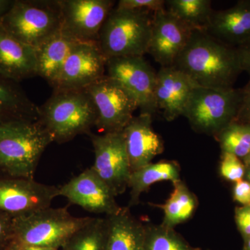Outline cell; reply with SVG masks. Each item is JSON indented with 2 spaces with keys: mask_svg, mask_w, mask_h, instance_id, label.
Instances as JSON below:
<instances>
[{
  "mask_svg": "<svg viewBox=\"0 0 250 250\" xmlns=\"http://www.w3.org/2000/svg\"><path fill=\"white\" fill-rule=\"evenodd\" d=\"M106 59L97 42H77L54 89H85L104 76Z\"/></svg>",
  "mask_w": 250,
  "mask_h": 250,
  "instance_id": "14",
  "label": "cell"
},
{
  "mask_svg": "<svg viewBox=\"0 0 250 250\" xmlns=\"http://www.w3.org/2000/svg\"><path fill=\"white\" fill-rule=\"evenodd\" d=\"M144 250H202L190 246L183 236L162 223L145 224Z\"/></svg>",
  "mask_w": 250,
  "mask_h": 250,
  "instance_id": "27",
  "label": "cell"
},
{
  "mask_svg": "<svg viewBox=\"0 0 250 250\" xmlns=\"http://www.w3.org/2000/svg\"><path fill=\"white\" fill-rule=\"evenodd\" d=\"M193 30L166 9L154 13L147 53L161 67L172 66Z\"/></svg>",
  "mask_w": 250,
  "mask_h": 250,
  "instance_id": "15",
  "label": "cell"
},
{
  "mask_svg": "<svg viewBox=\"0 0 250 250\" xmlns=\"http://www.w3.org/2000/svg\"><path fill=\"white\" fill-rule=\"evenodd\" d=\"M91 219L73 216L66 207H51L16 217L13 219L12 241L5 250L25 246L62 249L69 238Z\"/></svg>",
  "mask_w": 250,
  "mask_h": 250,
  "instance_id": "4",
  "label": "cell"
},
{
  "mask_svg": "<svg viewBox=\"0 0 250 250\" xmlns=\"http://www.w3.org/2000/svg\"><path fill=\"white\" fill-rule=\"evenodd\" d=\"M165 9L192 30L206 31L213 11L210 0H167Z\"/></svg>",
  "mask_w": 250,
  "mask_h": 250,
  "instance_id": "25",
  "label": "cell"
},
{
  "mask_svg": "<svg viewBox=\"0 0 250 250\" xmlns=\"http://www.w3.org/2000/svg\"><path fill=\"white\" fill-rule=\"evenodd\" d=\"M0 76L18 83L37 76L36 49L18 40L1 26Z\"/></svg>",
  "mask_w": 250,
  "mask_h": 250,
  "instance_id": "18",
  "label": "cell"
},
{
  "mask_svg": "<svg viewBox=\"0 0 250 250\" xmlns=\"http://www.w3.org/2000/svg\"><path fill=\"white\" fill-rule=\"evenodd\" d=\"M172 67L197 86L213 89L233 88L242 72L236 48L204 31L194 30Z\"/></svg>",
  "mask_w": 250,
  "mask_h": 250,
  "instance_id": "1",
  "label": "cell"
},
{
  "mask_svg": "<svg viewBox=\"0 0 250 250\" xmlns=\"http://www.w3.org/2000/svg\"><path fill=\"white\" fill-rule=\"evenodd\" d=\"M39 122L48 130L54 142H69L81 134H89L96 126L98 111L85 89H54L39 106Z\"/></svg>",
  "mask_w": 250,
  "mask_h": 250,
  "instance_id": "2",
  "label": "cell"
},
{
  "mask_svg": "<svg viewBox=\"0 0 250 250\" xmlns=\"http://www.w3.org/2000/svg\"><path fill=\"white\" fill-rule=\"evenodd\" d=\"M173 190L164 204L154 205L164 212L163 225L174 228L188 221L195 214L198 200L182 179L173 183Z\"/></svg>",
  "mask_w": 250,
  "mask_h": 250,
  "instance_id": "24",
  "label": "cell"
},
{
  "mask_svg": "<svg viewBox=\"0 0 250 250\" xmlns=\"http://www.w3.org/2000/svg\"><path fill=\"white\" fill-rule=\"evenodd\" d=\"M61 34L80 42H97L100 31L115 7L113 0H59Z\"/></svg>",
  "mask_w": 250,
  "mask_h": 250,
  "instance_id": "11",
  "label": "cell"
},
{
  "mask_svg": "<svg viewBox=\"0 0 250 250\" xmlns=\"http://www.w3.org/2000/svg\"><path fill=\"white\" fill-rule=\"evenodd\" d=\"M241 100V89L196 86L186 104L182 116L195 132L216 138L236 120Z\"/></svg>",
  "mask_w": 250,
  "mask_h": 250,
  "instance_id": "7",
  "label": "cell"
},
{
  "mask_svg": "<svg viewBox=\"0 0 250 250\" xmlns=\"http://www.w3.org/2000/svg\"><path fill=\"white\" fill-rule=\"evenodd\" d=\"M106 219L92 218L69 238L62 250H106Z\"/></svg>",
  "mask_w": 250,
  "mask_h": 250,
  "instance_id": "26",
  "label": "cell"
},
{
  "mask_svg": "<svg viewBox=\"0 0 250 250\" xmlns=\"http://www.w3.org/2000/svg\"><path fill=\"white\" fill-rule=\"evenodd\" d=\"M106 70L108 77L118 81L134 97L140 113L155 116L156 72L144 57L107 59Z\"/></svg>",
  "mask_w": 250,
  "mask_h": 250,
  "instance_id": "10",
  "label": "cell"
},
{
  "mask_svg": "<svg viewBox=\"0 0 250 250\" xmlns=\"http://www.w3.org/2000/svg\"><path fill=\"white\" fill-rule=\"evenodd\" d=\"M88 135L95 154L92 170L115 196L122 195L128 188L131 173L123 131Z\"/></svg>",
  "mask_w": 250,
  "mask_h": 250,
  "instance_id": "9",
  "label": "cell"
},
{
  "mask_svg": "<svg viewBox=\"0 0 250 250\" xmlns=\"http://www.w3.org/2000/svg\"><path fill=\"white\" fill-rule=\"evenodd\" d=\"M16 250H59L54 248H47V247L40 246H25L22 247Z\"/></svg>",
  "mask_w": 250,
  "mask_h": 250,
  "instance_id": "37",
  "label": "cell"
},
{
  "mask_svg": "<svg viewBox=\"0 0 250 250\" xmlns=\"http://www.w3.org/2000/svg\"><path fill=\"white\" fill-rule=\"evenodd\" d=\"M15 0H0V24L14 5Z\"/></svg>",
  "mask_w": 250,
  "mask_h": 250,
  "instance_id": "36",
  "label": "cell"
},
{
  "mask_svg": "<svg viewBox=\"0 0 250 250\" xmlns=\"http://www.w3.org/2000/svg\"><path fill=\"white\" fill-rule=\"evenodd\" d=\"M220 173L222 177L230 182H236L246 175V166L240 158L228 152H222L220 164Z\"/></svg>",
  "mask_w": 250,
  "mask_h": 250,
  "instance_id": "29",
  "label": "cell"
},
{
  "mask_svg": "<svg viewBox=\"0 0 250 250\" xmlns=\"http://www.w3.org/2000/svg\"><path fill=\"white\" fill-rule=\"evenodd\" d=\"M243 250H250V237L246 241H245L244 247Z\"/></svg>",
  "mask_w": 250,
  "mask_h": 250,
  "instance_id": "38",
  "label": "cell"
},
{
  "mask_svg": "<svg viewBox=\"0 0 250 250\" xmlns=\"http://www.w3.org/2000/svg\"><path fill=\"white\" fill-rule=\"evenodd\" d=\"M154 13L148 10L118 9L108 14L99 34V48L106 60L144 57L152 34Z\"/></svg>",
  "mask_w": 250,
  "mask_h": 250,
  "instance_id": "5",
  "label": "cell"
},
{
  "mask_svg": "<svg viewBox=\"0 0 250 250\" xmlns=\"http://www.w3.org/2000/svg\"><path fill=\"white\" fill-rule=\"evenodd\" d=\"M241 90V104L235 121L250 125V78L246 86Z\"/></svg>",
  "mask_w": 250,
  "mask_h": 250,
  "instance_id": "33",
  "label": "cell"
},
{
  "mask_svg": "<svg viewBox=\"0 0 250 250\" xmlns=\"http://www.w3.org/2000/svg\"><path fill=\"white\" fill-rule=\"evenodd\" d=\"M13 217L0 212V250L9 247L13 238Z\"/></svg>",
  "mask_w": 250,
  "mask_h": 250,
  "instance_id": "31",
  "label": "cell"
},
{
  "mask_svg": "<svg viewBox=\"0 0 250 250\" xmlns=\"http://www.w3.org/2000/svg\"><path fill=\"white\" fill-rule=\"evenodd\" d=\"M206 32L231 47L250 38V0L238 1L232 7L213 11Z\"/></svg>",
  "mask_w": 250,
  "mask_h": 250,
  "instance_id": "19",
  "label": "cell"
},
{
  "mask_svg": "<svg viewBox=\"0 0 250 250\" xmlns=\"http://www.w3.org/2000/svg\"><path fill=\"white\" fill-rule=\"evenodd\" d=\"M235 48L242 72H248L250 77V38Z\"/></svg>",
  "mask_w": 250,
  "mask_h": 250,
  "instance_id": "35",
  "label": "cell"
},
{
  "mask_svg": "<svg viewBox=\"0 0 250 250\" xmlns=\"http://www.w3.org/2000/svg\"><path fill=\"white\" fill-rule=\"evenodd\" d=\"M39 106L28 98L19 83L0 76V127L39 121Z\"/></svg>",
  "mask_w": 250,
  "mask_h": 250,
  "instance_id": "20",
  "label": "cell"
},
{
  "mask_svg": "<svg viewBox=\"0 0 250 250\" xmlns=\"http://www.w3.org/2000/svg\"><path fill=\"white\" fill-rule=\"evenodd\" d=\"M54 142L40 122L0 127V176L34 179L46 148Z\"/></svg>",
  "mask_w": 250,
  "mask_h": 250,
  "instance_id": "3",
  "label": "cell"
},
{
  "mask_svg": "<svg viewBox=\"0 0 250 250\" xmlns=\"http://www.w3.org/2000/svg\"><path fill=\"white\" fill-rule=\"evenodd\" d=\"M77 42L60 33L36 49L37 76L45 79L54 88L67 57Z\"/></svg>",
  "mask_w": 250,
  "mask_h": 250,
  "instance_id": "22",
  "label": "cell"
},
{
  "mask_svg": "<svg viewBox=\"0 0 250 250\" xmlns=\"http://www.w3.org/2000/svg\"><path fill=\"white\" fill-rule=\"evenodd\" d=\"M118 9L129 10H148L156 12L165 9L164 0H121L116 6Z\"/></svg>",
  "mask_w": 250,
  "mask_h": 250,
  "instance_id": "30",
  "label": "cell"
},
{
  "mask_svg": "<svg viewBox=\"0 0 250 250\" xmlns=\"http://www.w3.org/2000/svg\"><path fill=\"white\" fill-rule=\"evenodd\" d=\"M152 121V116L140 113L123 129L131 172L151 164L164 151V141L153 129Z\"/></svg>",
  "mask_w": 250,
  "mask_h": 250,
  "instance_id": "16",
  "label": "cell"
},
{
  "mask_svg": "<svg viewBox=\"0 0 250 250\" xmlns=\"http://www.w3.org/2000/svg\"><path fill=\"white\" fill-rule=\"evenodd\" d=\"M59 196V187L34 179L0 176V212L13 218L50 207Z\"/></svg>",
  "mask_w": 250,
  "mask_h": 250,
  "instance_id": "12",
  "label": "cell"
},
{
  "mask_svg": "<svg viewBox=\"0 0 250 250\" xmlns=\"http://www.w3.org/2000/svg\"><path fill=\"white\" fill-rule=\"evenodd\" d=\"M197 85L175 67H161L156 72L155 100L158 111L167 122L182 116L192 89Z\"/></svg>",
  "mask_w": 250,
  "mask_h": 250,
  "instance_id": "17",
  "label": "cell"
},
{
  "mask_svg": "<svg viewBox=\"0 0 250 250\" xmlns=\"http://www.w3.org/2000/svg\"><path fill=\"white\" fill-rule=\"evenodd\" d=\"M0 26L23 43L37 49L61 33L59 0H15Z\"/></svg>",
  "mask_w": 250,
  "mask_h": 250,
  "instance_id": "6",
  "label": "cell"
},
{
  "mask_svg": "<svg viewBox=\"0 0 250 250\" xmlns=\"http://www.w3.org/2000/svg\"><path fill=\"white\" fill-rule=\"evenodd\" d=\"M59 196L65 197L72 205L90 213L106 216L119 213L123 208L109 188L91 167L59 187Z\"/></svg>",
  "mask_w": 250,
  "mask_h": 250,
  "instance_id": "13",
  "label": "cell"
},
{
  "mask_svg": "<svg viewBox=\"0 0 250 250\" xmlns=\"http://www.w3.org/2000/svg\"><path fill=\"white\" fill-rule=\"evenodd\" d=\"M222 152L234 154L244 159L250 150V125L233 121L215 138Z\"/></svg>",
  "mask_w": 250,
  "mask_h": 250,
  "instance_id": "28",
  "label": "cell"
},
{
  "mask_svg": "<svg viewBox=\"0 0 250 250\" xmlns=\"http://www.w3.org/2000/svg\"><path fill=\"white\" fill-rule=\"evenodd\" d=\"M85 90L98 111L95 127L103 134L123 131L139 108L134 97L118 81L107 75Z\"/></svg>",
  "mask_w": 250,
  "mask_h": 250,
  "instance_id": "8",
  "label": "cell"
},
{
  "mask_svg": "<svg viewBox=\"0 0 250 250\" xmlns=\"http://www.w3.org/2000/svg\"><path fill=\"white\" fill-rule=\"evenodd\" d=\"M180 166L177 161L164 160L151 163L131 173L128 188H130L129 208L139 203L143 192L153 184L170 181L172 184L180 180Z\"/></svg>",
  "mask_w": 250,
  "mask_h": 250,
  "instance_id": "23",
  "label": "cell"
},
{
  "mask_svg": "<svg viewBox=\"0 0 250 250\" xmlns=\"http://www.w3.org/2000/svg\"><path fill=\"white\" fill-rule=\"evenodd\" d=\"M248 171L246 172L247 178H248V180L250 182V166H248Z\"/></svg>",
  "mask_w": 250,
  "mask_h": 250,
  "instance_id": "39",
  "label": "cell"
},
{
  "mask_svg": "<svg viewBox=\"0 0 250 250\" xmlns=\"http://www.w3.org/2000/svg\"><path fill=\"white\" fill-rule=\"evenodd\" d=\"M106 219V250H144L145 224L131 214L129 207Z\"/></svg>",
  "mask_w": 250,
  "mask_h": 250,
  "instance_id": "21",
  "label": "cell"
},
{
  "mask_svg": "<svg viewBox=\"0 0 250 250\" xmlns=\"http://www.w3.org/2000/svg\"><path fill=\"white\" fill-rule=\"evenodd\" d=\"M233 198L243 206H250V182L242 180L235 183L233 188Z\"/></svg>",
  "mask_w": 250,
  "mask_h": 250,
  "instance_id": "34",
  "label": "cell"
},
{
  "mask_svg": "<svg viewBox=\"0 0 250 250\" xmlns=\"http://www.w3.org/2000/svg\"><path fill=\"white\" fill-rule=\"evenodd\" d=\"M235 220L244 241H246L250 237V206H243L237 208L235 212Z\"/></svg>",
  "mask_w": 250,
  "mask_h": 250,
  "instance_id": "32",
  "label": "cell"
}]
</instances>
